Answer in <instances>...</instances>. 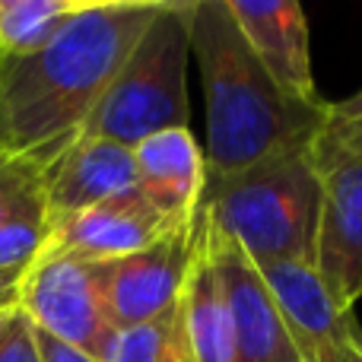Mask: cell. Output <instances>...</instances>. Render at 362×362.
Here are the masks:
<instances>
[{
	"label": "cell",
	"instance_id": "cell-1",
	"mask_svg": "<svg viewBox=\"0 0 362 362\" xmlns=\"http://www.w3.org/2000/svg\"><path fill=\"white\" fill-rule=\"evenodd\" d=\"M156 10H80L45 48L0 54V156L54 159L74 144Z\"/></svg>",
	"mask_w": 362,
	"mask_h": 362
},
{
	"label": "cell",
	"instance_id": "cell-2",
	"mask_svg": "<svg viewBox=\"0 0 362 362\" xmlns=\"http://www.w3.org/2000/svg\"><path fill=\"white\" fill-rule=\"evenodd\" d=\"M181 4L191 54L204 83L206 169L235 172L274 153L312 146L327 102H305L286 93L223 0Z\"/></svg>",
	"mask_w": 362,
	"mask_h": 362
},
{
	"label": "cell",
	"instance_id": "cell-3",
	"mask_svg": "<svg viewBox=\"0 0 362 362\" xmlns=\"http://www.w3.org/2000/svg\"><path fill=\"white\" fill-rule=\"evenodd\" d=\"M321 206V172L312 146L283 150L235 172L206 169L197 210L255 264L312 261Z\"/></svg>",
	"mask_w": 362,
	"mask_h": 362
},
{
	"label": "cell",
	"instance_id": "cell-4",
	"mask_svg": "<svg viewBox=\"0 0 362 362\" xmlns=\"http://www.w3.org/2000/svg\"><path fill=\"white\" fill-rule=\"evenodd\" d=\"M187 19L185 4H165L115 74L112 86L93 108L83 134L137 146L163 131L187 127Z\"/></svg>",
	"mask_w": 362,
	"mask_h": 362
},
{
	"label": "cell",
	"instance_id": "cell-5",
	"mask_svg": "<svg viewBox=\"0 0 362 362\" xmlns=\"http://www.w3.org/2000/svg\"><path fill=\"white\" fill-rule=\"evenodd\" d=\"M16 308H23L38 331L89 353L99 362L115 337L99 267L74 255L42 251L19 280Z\"/></svg>",
	"mask_w": 362,
	"mask_h": 362
},
{
	"label": "cell",
	"instance_id": "cell-6",
	"mask_svg": "<svg viewBox=\"0 0 362 362\" xmlns=\"http://www.w3.org/2000/svg\"><path fill=\"white\" fill-rule=\"evenodd\" d=\"M194 255V219L134 255L99 261V280L115 331L153 321L178 305Z\"/></svg>",
	"mask_w": 362,
	"mask_h": 362
},
{
	"label": "cell",
	"instance_id": "cell-7",
	"mask_svg": "<svg viewBox=\"0 0 362 362\" xmlns=\"http://www.w3.org/2000/svg\"><path fill=\"white\" fill-rule=\"evenodd\" d=\"M194 213L206 232V242H210L213 261H216L219 280L226 289L232 331H235V362H299L280 321V312H276L274 293L264 283L257 264L245 255L238 242L213 229L197 206Z\"/></svg>",
	"mask_w": 362,
	"mask_h": 362
},
{
	"label": "cell",
	"instance_id": "cell-8",
	"mask_svg": "<svg viewBox=\"0 0 362 362\" xmlns=\"http://www.w3.org/2000/svg\"><path fill=\"white\" fill-rule=\"evenodd\" d=\"M191 219L185 223L169 219L134 187V191L108 197L80 213L51 219L45 251H61V255H74L93 264L115 261V257L134 255V251L159 242L163 235L187 226Z\"/></svg>",
	"mask_w": 362,
	"mask_h": 362
},
{
	"label": "cell",
	"instance_id": "cell-9",
	"mask_svg": "<svg viewBox=\"0 0 362 362\" xmlns=\"http://www.w3.org/2000/svg\"><path fill=\"white\" fill-rule=\"evenodd\" d=\"M321 172L315 229V270L344 312L362 296V159L331 163Z\"/></svg>",
	"mask_w": 362,
	"mask_h": 362
},
{
	"label": "cell",
	"instance_id": "cell-10",
	"mask_svg": "<svg viewBox=\"0 0 362 362\" xmlns=\"http://www.w3.org/2000/svg\"><path fill=\"white\" fill-rule=\"evenodd\" d=\"M270 286L280 321L299 362H340L344 344L359 331L350 312L331 299L312 261H267L257 264Z\"/></svg>",
	"mask_w": 362,
	"mask_h": 362
},
{
	"label": "cell",
	"instance_id": "cell-11",
	"mask_svg": "<svg viewBox=\"0 0 362 362\" xmlns=\"http://www.w3.org/2000/svg\"><path fill=\"white\" fill-rule=\"evenodd\" d=\"M134 187H137V163L131 146H121L105 137H86V134L64 146L42 172L48 223Z\"/></svg>",
	"mask_w": 362,
	"mask_h": 362
},
{
	"label": "cell",
	"instance_id": "cell-12",
	"mask_svg": "<svg viewBox=\"0 0 362 362\" xmlns=\"http://www.w3.org/2000/svg\"><path fill=\"white\" fill-rule=\"evenodd\" d=\"M248 45L261 54L286 93L305 102H321L315 89L308 25L299 0H223Z\"/></svg>",
	"mask_w": 362,
	"mask_h": 362
},
{
	"label": "cell",
	"instance_id": "cell-13",
	"mask_svg": "<svg viewBox=\"0 0 362 362\" xmlns=\"http://www.w3.org/2000/svg\"><path fill=\"white\" fill-rule=\"evenodd\" d=\"M181 337L191 362H235V331L206 232L194 213V255L178 296Z\"/></svg>",
	"mask_w": 362,
	"mask_h": 362
},
{
	"label": "cell",
	"instance_id": "cell-14",
	"mask_svg": "<svg viewBox=\"0 0 362 362\" xmlns=\"http://www.w3.org/2000/svg\"><path fill=\"white\" fill-rule=\"evenodd\" d=\"M137 191L169 219H191L206 181V159L187 127L163 131L134 146Z\"/></svg>",
	"mask_w": 362,
	"mask_h": 362
},
{
	"label": "cell",
	"instance_id": "cell-15",
	"mask_svg": "<svg viewBox=\"0 0 362 362\" xmlns=\"http://www.w3.org/2000/svg\"><path fill=\"white\" fill-rule=\"evenodd\" d=\"M74 13L70 0H16L0 10V54L19 57L45 48Z\"/></svg>",
	"mask_w": 362,
	"mask_h": 362
},
{
	"label": "cell",
	"instance_id": "cell-16",
	"mask_svg": "<svg viewBox=\"0 0 362 362\" xmlns=\"http://www.w3.org/2000/svg\"><path fill=\"white\" fill-rule=\"evenodd\" d=\"M102 362H191L181 337L178 305L153 321L115 331Z\"/></svg>",
	"mask_w": 362,
	"mask_h": 362
},
{
	"label": "cell",
	"instance_id": "cell-17",
	"mask_svg": "<svg viewBox=\"0 0 362 362\" xmlns=\"http://www.w3.org/2000/svg\"><path fill=\"white\" fill-rule=\"evenodd\" d=\"M312 159L318 169L362 159V89L350 99L327 105L318 137L312 140Z\"/></svg>",
	"mask_w": 362,
	"mask_h": 362
},
{
	"label": "cell",
	"instance_id": "cell-18",
	"mask_svg": "<svg viewBox=\"0 0 362 362\" xmlns=\"http://www.w3.org/2000/svg\"><path fill=\"white\" fill-rule=\"evenodd\" d=\"M45 238H48L45 204L29 206V210L10 216L6 223H0V270L23 276L45 251Z\"/></svg>",
	"mask_w": 362,
	"mask_h": 362
},
{
	"label": "cell",
	"instance_id": "cell-19",
	"mask_svg": "<svg viewBox=\"0 0 362 362\" xmlns=\"http://www.w3.org/2000/svg\"><path fill=\"white\" fill-rule=\"evenodd\" d=\"M48 163L45 156H0V223L45 204L42 172Z\"/></svg>",
	"mask_w": 362,
	"mask_h": 362
},
{
	"label": "cell",
	"instance_id": "cell-20",
	"mask_svg": "<svg viewBox=\"0 0 362 362\" xmlns=\"http://www.w3.org/2000/svg\"><path fill=\"white\" fill-rule=\"evenodd\" d=\"M0 362H42L35 325L23 308H0Z\"/></svg>",
	"mask_w": 362,
	"mask_h": 362
},
{
	"label": "cell",
	"instance_id": "cell-21",
	"mask_svg": "<svg viewBox=\"0 0 362 362\" xmlns=\"http://www.w3.org/2000/svg\"><path fill=\"white\" fill-rule=\"evenodd\" d=\"M35 340H38L42 362H99L95 356H89V353H83V350H76V346L64 344V340L51 337V334L38 331V327H35Z\"/></svg>",
	"mask_w": 362,
	"mask_h": 362
},
{
	"label": "cell",
	"instance_id": "cell-22",
	"mask_svg": "<svg viewBox=\"0 0 362 362\" xmlns=\"http://www.w3.org/2000/svg\"><path fill=\"white\" fill-rule=\"evenodd\" d=\"M74 10H95V6H165V4H178V0H70Z\"/></svg>",
	"mask_w": 362,
	"mask_h": 362
},
{
	"label": "cell",
	"instance_id": "cell-23",
	"mask_svg": "<svg viewBox=\"0 0 362 362\" xmlns=\"http://www.w3.org/2000/svg\"><path fill=\"white\" fill-rule=\"evenodd\" d=\"M19 280H23V276H16V274H4V270H0V308H16V299H19Z\"/></svg>",
	"mask_w": 362,
	"mask_h": 362
},
{
	"label": "cell",
	"instance_id": "cell-24",
	"mask_svg": "<svg viewBox=\"0 0 362 362\" xmlns=\"http://www.w3.org/2000/svg\"><path fill=\"white\" fill-rule=\"evenodd\" d=\"M340 362H362V337L359 331H353L344 344V353H340Z\"/></svg>",
	"mask_w": 362,
	"mask_h": 362
},
{
	"label": "cell",
	"instance_id": "cell-25",
	"mask_svg": "<svg viewBox=\"0 0 362 362\" xmlns=\"http://www.w3.org/2000/svg\"><path fill=\"white\" fill-rule=\"evenodd\" d=\"M16 0H0V10H6V6H13Z\"/></svg>",
	"mask_w": 362,
	"mask_h": 362
},
{
	"label": "cell",
	"instance_id": "cell-26",
	"mask_svg": "<svg viewBox=\"0 0 362 362\" xmlns=\"http://www.w3.org/2000/svg\"><path fill=\"white\" fill-rule=\"evenodd\" d=\"M178 4H181V0H178Z\"/></svg>",
	"mask_w": 362,
	"mask_h": 362
}]
</instances>
